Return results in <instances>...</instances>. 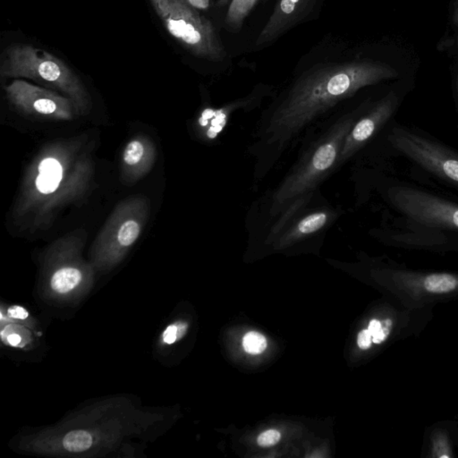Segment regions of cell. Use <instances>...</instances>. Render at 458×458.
Returning <instances> with one entry per match:
<instances>
[{
	"instance_id": "obj_16",
	"label": "cell",
	"mask_w": 458,
	"mask_h": 458,
	"mask_svg": "<svg viewBox=\"0 0 458 458\" xmlns=\"http://www.w3.org/2000/svg\"><path fill=\"white\" fill-rule=\"evenodd\" d=\"M423 287L431 293H448L458 287V278L453 275L447 274V273L432 274L425 278Z\"/></svg>"
},
{
	"instance_id": "obj_11",
	"label": "cell",
	"mask_w": 458,
	"mask_h": 458,
	"mask_svg": "<svg viewBox=\"0 0 458 458\" xmlns=\"http://www.w3.org/2000/svg\"><path fill=\"white\" fill-rule=\"evenodd\" d=\"M400 100V97L394 92L388 93L384 98L375 102L372 100L371 104L354 124L345 141L340 171L347 163L353 161L394 120Z\"/></svg>"
},
{
	"instance_id": "obj_29",
	"label": "cell",
	"mask_w": 458,
	"mask_h": 458,
	"mask_svg": "<svg viewBox=\"0 0 458 458\" xmlns=\"http://www.w3.org/2000/svg\"><path fill=\"white\" fill-rule=\"evenodd\" d=\"M457 106H458V104H457Z\"/></svg>"
},
{
	"instance_id": "obj_19",
	"label": "cell",
	"mask_w": 458,
	"mask_h": 458,
	"mask_svg": "<svg viewBox=\"0 0 458 458\" xmlns=\"http://www.w3.org/2000/svg\"><path fill=\"white\" fill-rule=\"evenodd\" d=\"M187 324L184 322L175 323V324L168 326L164 333H163V340L166 344L171 345L175 341L180 340L186 334Z\"/></svg>"
},
{
	"instance_id": "obj_22",
	"label": "cell",
	"mask_w": 458,
	"mask_h": 458,
	"mask_svg": "<svg viewBox=\"0 0 458 458\" xmlns=\"http://www.w3.org/2000/svg\"><path fill=\"white\" fill-rule=\"evenodd\" d=\"M372 335L371 332L369 331V329H363V331H360L358 337H357V345L363 350L369 349L372 347Z\"/></svg>"
},
{
	"instance_id": "obj_8",
	"label": "cell",
	"mask_w": 458,
	"mask_h": 458,
	"mask_svg": "<svg viewBox=\"0 0 458 458\" xmlns=\"http://www.w3.org/2000/svg\"><path fill=\"white\" fill-rule=\"evenodd\" d=\"M381 193L409 223L429 231L458 235V203L403 184H390Z\"/></svg>"
},
{
	"instance_id": "obj_24",
	"label": "cell",
	"mask_w": 458,
	"mask_h": 458,
	"mask_svg": "<svg viewBox=\"0 0 458 458\" xmlns=\"http://www.w3.org/2000/svg\"><path fill=\"white\" fill-rule=\"evenodd\" d=\"M187 4L194 9L205 10L210 8L211 0H187Z\"/></svg>"
},
{
	"instance_id": "obj_21",
	"label": "cell",
	"mask_w": 458,
	"mask_h": 458,
	"mask_svg": "<svg viewBox=\"0 0 458 458\" xmlns=\"http://www.w3.org/2000/svg\"><path fill=\"white\" fill-rule=\"evenodd\" d=\"M391 328V319H386V321L382 322L381 328L379 329L378 333L372 335V343L379 345L387 340L388 335L390 334Z\"/></svg>"
},
{
	"instance_id": "obj_12",
	"label": "cell",
	"mask_w": 458,
	"mask_h": 458,
	"mask_svg": "<svg viewBox=\"0 0 458 458\" xmlns=\"http://www.w3.org/2000/svg\"><path fill=\"white\" fill-rule=\"evenodd\" d=\"M262 92H253L244 98L233 100L219 108L208 106L200 113L197 119V134L203 142L212 143L223 133L228 122L238 111H251L260 104Z\"/></svg>"
},
{
	"instance_id": "obj_10",
	"label": "cell",
	"mask_w": 458,
	"mask_h": 458,
	"mask_svg": "<svg viewBox=\"0 0 458 458\" xmlns=\"http://www.w3.org/2000/svg\"><path fill=\"white\" fill-rule=\"evenodd\" d=\"M5 90L11 104L24 115L56 121H71L78 116L70 99L45 87L15 80Z\"/></svg>"
},
{
	"instance_id": "obj_15",
	"label": "cell",
	"mask_w": 458,
	"mask_h": 458,
	"mask_svg": "<svg viewBox=\"0 0 458 458\" xmlns=\"http://www.w3.org/2000/svg\"><path fill=\"white\" fill-rule=\"evenodd\" d=\"M257 2L258 0H231L226 17L228 27L234 31L240 30Z\"/></svg>"
},
{
	"instance_id": "obj_25",
	"label": "cell",
	"mask_w": 458,
	"mask_h": 458,
	"mask_svg": "<svg viewBox=\"0 0 458 458\" xmlns=\"http://www.w3.org/2000/svg\"><path fill=\"white\" fill-rule=\"evenodd\" d=\"M381 328V322L378 321V319H372L369 324V331L371 332L372 335L377 334L379 329Z\"/></svg>"
},
{
	"instance_id": "obj_9",
	"label": "cell",
	"mask_w": 458,
	"mask_h": 458,
	"mask_svg": "<svg viewBox=\"0 0 458 458\" xmlns=\"http://www.w3.org/2000/svg\"><path fill=\"white\" fill-rule=\"evenodd\" d=\"M169 33L194 55L211 61H222L226 50L211 22L184 3L155 6Z\"/></svg>"
},
{
	"instance_id": "obj_2",
	"label": "cell",
	"mask_w": 458,
	"mask_h": 458,
	"mask_svg": "<svg viewBox=\"0 0 458 458\" xmlns=\"http://www.w3.org/2000/svg\"><path fill=\"white\" fill-rule=\"evenodd\" d=\"M92 150L83 134L50 143L38 152L25 173L12 212L20 230L52 228L63 209L86 196L94 175Z\"/></svg>"
},
{
	"instance_id": "obj_28",
	"label": "cell",
	"mask_w": 458,
	"mask_h": 458,
	"mask_svg": "<svg viewBox=\"0 0 458 458\" xmlns=\"http://www.w3.org/2000/svg\"><path fill=\"white\" fill-rule=\"evenodd\" d=\"M229 1V0H219V6H224Z\"/></svg>"
},
{
	"instance_id": "obj_27",
	"label": "cell",
	"mask_w": 458,
	"mask_h": 458,
	"mask_svg": "<svg viewBox=\"0 0 458 458\" xmlns=\"http://www.w3.org/2000/svg\"><path fill=\"white\" fill-rule=\"evenodd\" d=\"M152 3L153 6L162 4H171V3H184V4H187V0H152Z\"/></svg>"
},
{
	"instance_id": "obj_14",
	"label": "cell",
	"mask_w": 458,
	"mask_h": 458,
	"mask_svg": "<svg viewBox=\"0 0 458 458\" xmlns=\"http://www.w3.org/2000/svg\"><path fill=\"white\" fill-rule=\"evenodd\" d=\"M313 0H279L268 23L260 33L257 45H263L281 35L292 24L297 22Z\"/></svg>"
},
{
	"instance_id": "obj_7",
	"label": "cell",
	"mask_w": 458,
	"mask_h": 458,
	"mask_svg": "<svg viewBox=\"0 0 458 458\" xmlns=\"http://www.w3.org/2000/svg\"><path fill=\"white\" fill-rule=\"evenodd\" d=\"M149 214V202L144 196H131L118 203L93 244L95 265L108 268L120 262L139 239Z\"/></svg>"
},
{
	"instance_id": "obj_4",
	"label": "cell",
	"mask_w": 458,
	"mask_h": 458,
	"mask_svg": "<svg viewBox=\"0 0 458 458\" xmlns=\"http://www.w3.org/2000/svg\"><path fill=\"white\" fill-rule=\"evenodd\" d=\"M345 213L343 207L332 205L319 189L297 200L277 215L246 221L248 237L283 250L326 237Z\"/></svg>"
},
{
	"instance_id": "obj_6",
	"label": "cell",
	"mask_w": 458,
	"mask_h": 458,
	"mask_svg": "<svg viewBox=\"0 0 458 458\" xmlns=\"http://www.w3.org/2000/svg\"><path fill=\"white\" fill-rule=\"evenodd\" d=\"M392 150L458 190V150L417 127L394 120L382 132Z\"/></svg>"
},
{
	"instance_id": "obj_20",
	"label": "cell",
	"mask_w": 458,
	"mask_h": 458,
	"mask_svg": "<svg viewBox=\"0 0 458 458\" xmlns=\"http://www.w3.org/2000/svg\"><path fill=\"white\" fill-rule=\"evenodd\" d=\"M281 435L278 431H276V429H269V431L262 432L259 436L257 443L260 447L269 448L277 444L281 441Z\"/></svg>"
},
{
	"instance_id": "obj_5",
	"label": "cell",
	"mask_w": 458,
	"mask_h": 458,
	"mask_svg": "<svg viewBox=\"0 0 458 458\" xmlns=\"http://www.w3.org/2000/svg\"><path fill=\"white\" fill-rule=\"evenodd\" d=\"M3 77L26 78L73 102L78 116L89 114L92 100L79 77L56 56L31 46H15L6 52Z\"/></svg>"
},
{
	"instance_id": "obj_26",
	"label": "cell",
	"mask_w": 458,
	"mask_h": 458,
	"mask_svg": "<svg viewBox=\"0 0 458 458\" xmlns=\"http://www.w3.org/2000/svg\"><path fill=\"white\" fill-rule=\"evenodd\" d=\"M6 338H8V343L10 344L11 346L14 347L18 346V345L20 344L22 341L20 335L15 333L9 334Z\"/></svg>"
},
{
	"instance_id": "obj_1",
	"label": "cell",
	"mask_w": 458,
	"mask_h": 458,
	"mask_svg": "<svg viewBox=\"0 0 458 458\" xmlns=\"http://www.w3.org/2000/svg\"><path fill=\"white\" fill-rule=\"evenodd\" d=\"M397 75L395 69L372 61L319 65L301 74L263 109L254 127L246 150L253 161V189L310 127L363 88Z\"/></svg>"
},
{
	"instance_id": "obj_3",
	"label": "cell",
	"mask_w": 458,
	"mask_h": 458,
	"mask_svg": "<svg viewBox=\"0 0 458 458\" xmlns=\"http://www.w3.org/2000/svg\"><path fill=\"white\" fill-rule=\"evenodd\" d=\"M354 98L307 130L298 144L300 148L296 161L277 186L253 203L246 221L277 215L297 200L321 189L326 180L340 171L345 141L372 102L370 98L354 102Z\"/></svg>"
},
{
	"instance_id": "obj_13",
	"label": "cell",
	"mask_w": 458,
	"mask_h": 458,
	"mask_svg": "<svg viewBox=\"0 0 458 458\" xmlns=\"http://www.w3.org/2000/svg\"><path fill=\"white\" fill-rule=\"evenodd\" d=\"M157 149L148 136H137L125 145L121 159L120 177L124 184L133 186L152 171Z\"/></svg>"
},
{
	"instance_id": "obj_23",
	"label": "cell",
	"mask_w": 458,
	"mask_h": 458,
	"mask_svg": "<svg viewBox=\"0 0 458 458\" xmlns=\"http://www.w3.org/2000/svg\"><path fill=\"white\" fill-rule=\"evenodd\" d=\"M8 315L13 319H25L29 316L27 310L21 306H13L8 310Z\"/></svg>"
},
{
	"instance_id": "obj_17",
	"label": "cell",
	"mask_w": 458,
	"mask_h": 458,
	"mask_svg": "<svg viewBox=\"0 0 458 458\" xmlns=\"http://www.w3.org/2000/svg\"><path fill=\"white\" fill-rule=\"evenodd\" d=\"M93 439L92 434L86 431H73L68 432L63 440V447L69 452H83L92 448Z\"/></svg>"
},
{
	"instance_id": "obj_18",
	"label": "cell",
	"mask_w": 458,
	"mask_h": 458,
	"mask_svg": "<svg viewBox=\"0 0 458 458\" xmlns=\"http://www.w3.org/2000/svg\"><path fill=\"white\" fill-rule=\"evenodd\" d=\"M268 343L264 335L256 331H250L244 335L243 347L246 352L250 354H260L264 352Z\"/></svg>"
}]
</instances>
